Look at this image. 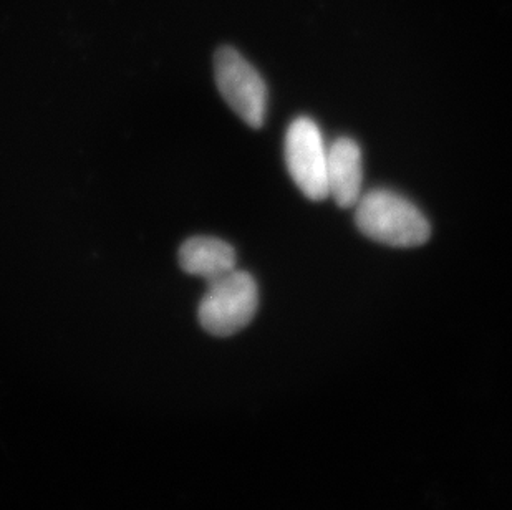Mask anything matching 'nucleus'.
<instances>
[{
    "mask_svg": "<svg viewBox=\"0 0 512 510\" xmlns=\"http://www.w3.org/2000/svg\"><path fill=\"white\" fill-rule=\"evenodd\" d=\"M214 78L221 97L251 128H262L266 120L267 87L261 73L232 47H221L214 55Z\"/></svg>",
    "mask_w": 512,
    "mask_h": 510,
    "instance_id": "7ed1b4c3",
    "label": "nucleus"
},
{
    "mask_svg": "<svg viewBox=\"0 0 512 510\" xmlns=\"http://www.w3.org/2000/svg\"><path fill=\"white\" fill-rule=\"evenodd\" d=\"M259 287L251 274L232 270L208 284V292L199 302L201 327L214 337H231L241 332L256 317Z\"/></svg>",
    "mask_w": 512,
    "mask_h": 510,
    "instance_id": "f03ea898",
    "label": "nucleus"
},
{
    "mask_svg": "<svg viewBox=\"0 0 512 510\" xmlns=\"http://www.w3.org/2000/svg\"><path fill=\"white\" fill-rule=\"evenodd\" d=\"M285 163L297 188L310 201L329 198L327 186V148L319 125L307 116L290 123L285 135Z\"/></svg>",
    "mask_w": 512,
    "mask_h": 510,
    "instance_id": "20e7f679",
    "label": "nucleus"
},
{
    "mask_svg": "<svg viewBox=\"0 0 512 510\" xmlns=\"http://www.w3.org/2000/svg\"><path fill=\"white\" fill-rule=\"evenodd\" d=\"M355 222L363 236L390 247H418L428 242L431 226L415 204L388 189L362 194Z\"/></svg>",
    "mask_w": 512,
    "mask_h": 510,
    "instance_id": "f257e3e1",
    "label": "nucleus"
},
{
    "mask_svg": "<svg viewBox=\"0 0 512 510\" xmlns=\"http://www.w3.org/2000/svg\"><path fill=\"white\" fill-rule=\"evenodd\" d=\"M362 150L352 138H339L327 150L329 196L343 209L357 206L362 198Z\"/></svg>",
    "mask_w": 512,
    "mask_h": 510,
    "instance_id": "39448f33",
    "label": "nucleus"
},
{
    "mask_svg": "<svg viewBox=\"0 0 512 510\" xmlns=\"http://www.w3.org/2000/svg\"><path fill=\"white\" fill-rule=\"evenodd\" d=\"M237 255L234 247L218 237H189L179 247V265L189 275L213 282L236 270Z\"/></svg>",
    "mask_w": 512,
    "mask_h": 510,
    "instance_id": "423d86ee",
    "label": "nucleus"
}]
</instances>
